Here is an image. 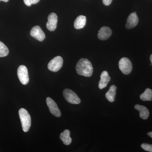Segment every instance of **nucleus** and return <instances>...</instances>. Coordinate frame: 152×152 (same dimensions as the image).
I'll return each instance as SVG.
<instances>
[{
  "instance_id": "f257e3e1",
  "label": "nucleus",
  "mask_w": 152,
  "mask_h": 152,
  "mask_svg": "<svg viewBox=\"0 0 152 152\" xmlns=\"http://www.w3.org/2000/svg\"><path fill=\"white\" fill-rule=\"evenodd\" d=\"M77 73L80 75L90 77L92 75L93 66L91 62L86 58L80 59L77 63L76 66Z\"/></svg>"
},
{
  "instance_id": "f03ea898",
  "label": "nucleus",
  "mask_w": 152,
  "mask_h": 152,
  "mask_svg": "<svg viewBox=\"0 0 152 152\" xmlns=\"http://www.w3.org/2000/svg\"><path fill=\"white\" fill-rule=\"evenodd\" d=\"M19 114L23 131L27 132L29 130L31 126V118L30 114L27 110L24 108L19 110Z\"/></svg>"
},
{
  "instance_id": "7ed1b4c3",
  "label": "nucleus",
  "mask_w": 152,
  "mask_h": 152,
  "mask_svg": "<svg viewBox=\"0 0 152 152\" xmlns=\"http://www.w3.org/2000/svg\"><path fill=\"white\" fill-rule=\"evenodd\" d=\"M64 97L68 102L77 104L81 102V100L75 93L69 89H66L63 91Z\"/></svg>"
},
{
  "instance_id": "20e7f679",
  "label": "nucleus",
  "mask_w": 152,
  "mask_h": 152,
  "mask_svg": "<svg viewBox=\"0 0 152 152\" xmlns=\"http://www.w3.org/2000/svg\"><path fill=\"white\" fill-rule=\"evenodd\" d=\"M119 67L123 73L126 75L130 74L132 70V65L130 60L126 58H123L120 60Z\"/></svg>"
},
{
  "instance_id": "39448f33",
  "label": "nucleus",
  "mask_w": 152,
  "mask_h": 152,
  "mask_svg": "<svg viewBox=\"0 0 152 152\" xmlns=\"http://www.w3.org/2000/svg\"><path fill=\"white\" fill-rule=\"evenodd\" d=\"M63 58L58 56L53 58L48 64V69L53 72H57L62 67Z\"/></svg>"
},
{
  "instance_id": "423d86ee",
  "label": "nucleus",
  "mask_w": 152,
  "mask_h": 152,
  "mask_svg": "<svg viewBox=\"0 0 152 152\" xmlns=\"http://www.w3.org/2000/svg\"><path fill=\"white\" fill-rule=\"evenodd\" d=\"M18 76L19 80L22 84H27L29 80L27 68L26 66L21 65L18 69Z\"/></svg>"
},
{
  "instance_id": "0eeeda50",
  "label": "nucleus",
  "mask_w": 152,
  "mask_h": 152,
  "mask_svg": "<svg viewBox=\"0 0 152 152\" xmlns=\"http://www.w3.org/2000/svg\"><path fill=\"white\" fill-rule=\"evenodd\" d=\"M47 104L50 110V111L54 116L60 117L61 116V112L58 107L56 103L51 98L48 97L46 99Z\"/></svg>"
},
{
  "instance_id": "6e6552de",
  "label": "nucleus",
  "mask_w": 152,
  "mask_h": 152,
  "mask_svg": "<svg viewBox=\"0 0 152 152\" xmlns=\"http://www.w3.org/2000/svg\"><path fill=\"white\" fill-rule=\"evenodd\" d=\"M30 35L40 42L43 41L45 38V33L39 26L34 27L31 30Z\"/></svg>"
},
{
  "instance_id": "1a4fd4ad",
  "label": "nucleus",
  "mask_w": 152,
  "mask_h": 152,
  "mask_svg": "<svg viewBox=\"0 0 152 152\" xmlns=\"http://www.w3.org/2000/svg\"><path fill=\"white\" fill-rule=\"evenodd\" d=\"M58 23V17L54 13H52L49 15L48 18V22L47 23V28L50 31H53L56 29Z\"/></svg>"
},
{
  "instance_id": "9d476101",
  "label": "nucleus",
  "mask_w": 152,
  "mask_h": 152,
  "mask_svg": "<svg viewBox=\"0 0 152 152\" xmlns=\"http://www.w3.org/2000/svg\"><path fill=\"white\" fill-rule=\"evenodd\" d=\"M138 22L139 19L137 14L132 13L128 18L126 27L128 29L133 28L137 26Z\"/></svg>"
},
{
  "instance_id": "9b49d317",
  "label": "nucleus",
  "mask_w": 152,
  "mask_h": 152,
  "mask_svg": "<svg viewBox=\"0 0 152 152\" xmlns=\"http://www.w3.org/2000/svg\"><path fill=\"white\" fill-rule=\"evenodd\" d=\"M112 31L110 28L104 26L101 28L98 33V37L101 40H106L111 36Z\"/></svg>"
},
{
  "instance_id": "f8f14e48",
  "label": "nucleus",
  "mask_w": 152,
  "mask_h": 152,
  "mask_svg": "<svg viewBox=\"0 0 152 152\" xmlns=\"http://www.w3.org/2000/svg\"><path fill=\"white\" fill-rule=\"evenodd\" d=\"M111 80L110 77L107 71H104L101 75V79L99 84V88L100 89H102L107 87Z\"/></svg>"
},
{
  "instance_id": "ddd939ff",
  "label": "nucleus",
  "mask_w": 152,
  "mask_h": 152,
  "mask_svg": "<svg viewBox=\"0 0 152 152\" xmlns=\"http://www.w3.org/2000/svg\"><path fill=\"white\" fill-rule=\"evenodd\" d=\"M134 108L140 112V116L141 118L146 120L149 115V110L145 106L136 104L134 106Z\"/></svg>"
},
{
  "instance_id": "4468645a",
  "label": "nucleus",
  "mask_w": 152,
  "mask_h": 152,
  "mask_svg": "<svg viewBox=\"0 0 152 152\" xmlns=\"http://www.w3.org/2000/svg\"><path fill=\"white\" fill-rule=\"evenodd\" d=\"M86 23V18L83 15H80L74 22V27L76 29H80L84 27Z\"/></svg>"
},
{
  "instance_id": "2eb2a0df",
  "label": "nucleus",
  "mask_w": 152,
  "mask_h": 152,
  "mask_svg": "<svg viewBox=\"0 0 152 152\" xmlns=\"http://www.w3.org/2000/svg\"><path fill=\"white\" fill-rule=\"evenodd\" d=\"M61 140L63 143L66 145H69L72 143V140L70 137V132L69 130H65L61 133L60 136Z\"/></svg>"
},
{
  "instance_id": "dca6fc26",
  "label": "nucleus",
  "mask_w": 152,
  "mask_h": 152,
  "mask_svg": "<svg viewBox=\"0 0 152 152\" xmlns=\"http://www.w3.org/2000/svg\"><path fill=\"white\" fill-rule=\"evenodd\" d=\"M116 89V86L115 85H112L110 87L107 92L106 94V98L110 102H113L115 101Z\"/></svg>"
},
{
  "instance_id": "f3484780",
  "label": "nucleus",
  "mask_w": 152,
  "mask_h": 152,
  "mask_svg": "<svg viewBox=\"0 0 152 152\" xmlns=\"http://www.w3.org/2000/svg\"><path fill=\"white\" fill-rule=\"evenodd\" d=\"M140 98L143 101H152V90L150 88H147L143 93L140 95Z\"/></svg>"
},
{
  "instance_id": "a211bd4d",
  "label": "nucleus",
  "mask_w": 152,
  "mask_h": 152,
  "mask_svg": "<svg viewBox=\"0 0 152 152\" xmlns=\"http://www.w3.org/2000/svg\"><path fill=\"white\" fill-rule=\"evenodd\" d=\"M9 49L5 44L0 41V57H5L8 55Z\"/></svg>"
},
{
  "instance_id": "6ab92c4d",
  "label": "nucleus",
  "mask_w": 152,
  "mask_h": 152,
  "mask_svg": "<svg viewBox=\"0 0 152 152\" xmlns=\"http://www.w3.org/2000/svg\"><path fill=\"white\" fill-rule=\"evenodd\" d=\"M142 148L147 151L152 152V145L147 143H143L141 145Z\"/></svg>"
},
{
  "instance_id": "aec40b11",
  "label": "nucleus",
  "mask_w": 152,
  "mask_h": 152,
  "mask_svg": "<svg viewBox=\"0 0 152 152\" xmlns=\"http://www.w3.org/2000/svg\"><path fill=\"white\" fill-rule=\"evenodd\" d=\"M40 0H24L25 4L30 7L32 4H35L39 1Z\"/></svg>"
},
{
  "instance_id": "412c9836",
  "label": "nucleus",
  "mask_w": 152,
  "mask_h": 152,
  "mask_svg": "<svg viewBox=\"0 0 152 152\" xmlns=\"http://www.w3.org/2000/svg\"><path fill=\"white\" fill-rule=\"evenodd\" d=\"M113 0H103V2L105 5L109 6L111 4Z\"/></svg>"
},
{
  "instance_id": "4be33fe9",
  "label": "nucleus",
  "mask_w": 152,
  "mask_h": 152,
  "mask_svg": "<svg viewBox=\"0 0 152 152\" xmlns=\"http://www.w3.org/2000/svg\"><path fill=\"white\" fill-rule=\"evenodd\" d=\"M148 135L150 136V137L152 138V132H150L148 133Z\"/></svg>"
},
{
  "instance_id": "5701e85b",
  "label": "nucleus",
  "mask_w": 152,
  "mask_h": 152,
  "mask_svg": "<svg viewBox=\"0 0 152 152\" xmlns=\"http://www.w3.org/2000/svg\"><path fill=\"white\" fill-rule=\"evenodd\" d=\"M9 1V0H0V1H2L5 2H7Z\"/></svg>"
},
{
  "instance_id": "b1692460",
  "label": "nucleus",
  "mask_w": 152,
  "mask_h": 152,
  "mask_svg": "<svg viewBox=\"0 0 152 152\" xmlns=\"http://www.w3.org/2000/svg\"><path fill=\"white\" fill-rule=\"evenodd\" d=\"M150 60H151V62L152 64V54L151 55V57H150Z\"/></svg>"
},
{
  "instance_id": "393cba45",
  "label": "nucleus",
  "mask_w": 152,
  "mask_h": 152,
  "mask_svg": "<svg viewBox=\"0 0 152 152\" xmlns=\"http://www.w3.org/2000/svg\"><path fill=\"white\" fill-rule=\"evenodd\" d=\"M134 14H137V13H136V12H134Z\"/></svg>"
}]
</instances>
